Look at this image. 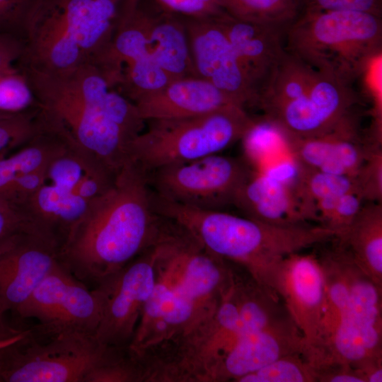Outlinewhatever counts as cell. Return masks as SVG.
Listing matches in <instances>:
<instances>
[{
    "label": "cell",
    "mask_w": 382,
    "mask_h": 382,
    "mask_svg": "<svg viewBox=\"0 0 382 382\" xmlns=\"http://www.w3.org/2000/svg\"><path fill=\"white\" fill-rule=\"evenodd\" d=\"M27 78L37 115L117 173L129 161L145 121L132 100L112 88L92 64L47 71L16 66Z\"/></svg>",
    "instance_id": "1"
},
{
    "label": "cell",
    "mask_w": 382,
    "mask_h": 382,
    "mask_svg": "<svg viewBox=\"0 0 382 382\" xmlns=\"http://www.w3.org/2000/svg\"><path fill=\"white\" fill-rule=\"evenodd\" d=\"M149 185L148 175L128 161L112 185L91 201L57 261L83 283L96 285L153 245L163 224Z\"/></svg>",
    "instance_id": "2"
},
{
    "label": "cell",
    "mask_w": 382,
    "mask_h": 382,
    "mask_svg": "<svg viewBox=\"0 0 382 382\" xmlns=\"http://www.w3.org/2000/svg\"><path fill=\"white\" fill-rule=\"evenodd\" d=\"M154 204L158 215L183 228L212 254L243 266L272 293L275 270L284 257L335 238L320 225L271 224L223 210L180 204L158 195Z\"/></svg>",
    "instance_id": "3"
},
{
    "label": "cell",
    "mask_w": 382,
    "mask_h": 382,
    "mask_svg": "<svg viewBox=\"0 0 382 382\" xmlns=\"http://www.w3.org/2000/svg\"><path fill=\"white\" fill-rule=\"evenodd\" d=\"M128 0H40L17 64L61 71L95 65Z\"/></svg>",
    "instance_id": "4"
},
{
    "label": "cell",
    "mask_w": 382,
    "mask_h": 382,
    "mask_svg": "<svg viewBox=\"0 0 382 382\" xmlns=\"http://www.w3.org/2000/svg\"><path fill=\"white\" fill-rule=\"evenodd\" d=\"M357 102L352 84L284 51L260 107L285 141L325 133L353 111Z\"/></svg>",
    "instance_id": "5"
},
{
    "label": "cell",
    "mask_w": 382,
    "mask_h": 382,
    "mask_svg": "<svg viewBox=\"0 0 382 382\" xmlns=\"http://www.w3.org/2000/svg\"><path fill=\"white\" fill-rule=\"evenodd\" d=\"M284 38L287 52L352 84L381 53L382 21L365 11L303 10Z\"/></svg>",
    "instance_id": "6"
},
{
    "label": "cell",
    "mask_w": 382,
    "mask_h": 382,
    "mask_svg": "<svg viewBox=\"0 0 382 382\" xmlns=\"http://www.w3.org/2000/svg\"><path fill=\"white\" fill-rule=\"evenodd\" d=\"M255 122L236 104L194 117L148 121L147 129L130 145L129 161L149 175L165 166L219 154L243 139Z\"/></svg>",
    "instance_id": "7"
},
{
    "label": "cell",
    "mask_w": 382,
    "mask_h": 382,
    "mask_svg": "<svg viewBox=\"0 0 382 382\" xmlns=\"http://www.w3.org/2000/svg\"><path fill=\"white\" fill-rule=\"evenodd\" d=\"M108 348L92 334H43L32 326L6 353L0 382H85Z\"/></svg>",
    "instance_id": "8"
},
{
    "label": "cell",
    "mask_w": 382,
    "mask_h": 382,
    "mask_svg": "<svg viewBox=\"0 0 382 382\" xmlns=\"http://www.w3.org/2000/svg\"><path fill=\"white\" fill-rule=\"evenodd\" d=\"M253 172L241 159L216 154L158 168L148 178L154 192L163 199L197 209L223 210L234 204Z\"/></svg>",
    "instance_id": "9"
},
{
    "label": "cell",
    "mask_w": 382,
    "mask_h": 382,
    "mask_svg": "<svg viewBox=\"0 0 382 382\" xmlns=\"http://www.w3.org/2000/svg\"><path fill=\"white\" fill-rule=\"evenodd\" d=\"M101 298L58 261L14 313L22 319L37 320L39 332H69L95 335L101 318Z\"/></svg>",
    "instance_id": "10"
},
{
    "label": "cell",
    "mask_w": 382,
    "mask_h": 382,
    "mask_svg": "<svg viewBox=\"0 0 382 382\" xmlns=\"http://www.w3.org/2000/svg\"><path fill=\"white\" fill-rule=\"evenodd\" d=\"M155 243L95 288L101 298V318L95 333L102 345L129 347L156 281Z\"/></svg>",
    "instance_id": "11"
},
{
    "label": "cell",
    "mask_w": 382,
    "mask_h": 382,
    "mask_svg": "<svg viewBox=\"0 0 382 382\" xmlns=\"http://www.w3.org/2000/svg\"><path fill=\"white\" fill-rule=\"evenodd\" d=\"M181 16L196 76L208 81L236 104L257 105L260 91L217 19Z\"/></svg>",
    "instance_id": "12"
},
{
    "label": "cell",
    "mask_w": 382,
    "mask_h": 382,
    "mask_svg": "<svg viewBox=\"0 0 382 382\" xmlns=\"http://www.w3.org/2000/svg\"><path fill=\"white\" fill-rule=\"evenodd\" d=\"M348 284L346 306L325 339L339 354L349 357L370 354L381 359V286L343 247Z\"/></svg>",
    "instance_id": "13"
},
{
    "label": "cell",
    "mask_w": 382,
    "mask_h": 382,
    "mask_svg": "<svg viewBox=\"0 0 382 382\" xmlns=\"http://www.w3.org/2000/svg\"><path fill=\"white\" fill-rule=\"evenodd\" d=\"M272 290L282 299L301 332L306 355L318 343L326 311L325 277L319 258L299 253L284 257L276 268Z\"/></svg>",
    "instance_id": "14"
},
{
    "label": "cell",
    "mask_w": 382,
    "mask_h": 382,
    "mask_svg": "<svg viewBox=\"0 0 382 382\" xmlns=\"http://www.w3.org/2000/svg\"><path fill=\"white\" fill-rule=\"evenodd\" d=\"M295 163L325 173L354 177L371 150L381 143L363 135L358 115L352 111L320 135L285 141Z\"/></svg>",
    "instance_id": "15"
},
{
    "label": "cell",
    "mask_w": 382,
    "mask_h": 382,
    "mask_svg": "<svg viewBox=\"0 0 382 382\" xmlns=\"http://www.w3.org/2000/svg\"><path fill=\"white\" fill-rule=\"evenodd\" d=\"M305 349L301 332L288 316L263 330L238 338L211 369L207 381H236L281 357L303 355Z\"/></svg>",
    "instance_id": "16"
},
{
    "label": "cell",
    "mask_w": 382,
    "mask_h": 382,
    "mask_svg": "<svg viewBox=\"0 0 382 382\" xmlns=\"http://www.w3.org/2000/svg\"><path fill=\"white\" fill-rule=\"evenodd\" d=\"M58 246L36 234L0 254V316L23 304L57 262Z\"/></svg>",
    "instance_id": "17"
},
{
    "label": "cell",
    "mask_w": 382,
    "mask_h": 382,
    "mask_svg": "<svg viewBox=\"0 0 382 382\" xmlns=\"http://www.w3.org/2000/svg\"><path fill=\"white\" fill-rule=\"evenodd\" d=\"M134 103L145 122L194 117L236 104L212 83L197 76L173 79L159 91Z\"/></svg>",
    "instance_id": "18"
},
{
    "label": "cell",
    "mask_w": 382,
    "mask_h": 382,
    "mask_svg": "<svg viewBox=\"0 0 382 382\" xmlns=\"http://www.w3.org/2000/svg\"><path fill=\"white\" fill-rule=\"evenodd\" d=\"M233 205L244 216L271 224L299 225L308 220L293 184L266 172L253 173Z\"/></svg>",
    "instance_id": "19"
},
{
    "label": "cell",
    "mask_w": 382,
    "mask_h": 382,
    "mask_svg": "<svg viewBox=\"0 0 382 382\" xmlns=\"http://www.w3.org/2000/svg\"><path fill=\"white\" fill-rule=\"evenodd\" d=\"M151 54L171 79L196 76L186 28L179 15L158 4L149 33Z\"/></svg>",
    "instance_id": "20"
},
{
    "label": "cell",
    "mask_w": 382,
    "mask_h": 382,
    "mask_svg": "<svg viewBox=\"0 0 382 382\" xmlns=\"http://www.w3.org/2000/svg\"><path fill=\"white\" fill-rule=\"evenodd\" d=\"M335 241L374 282L382 285V204L368 202L345 233Z\"/></svg>",
    "instance_id": "21"
},
{
    "label": "cell",
    "mask_w": 382,
    "mask_h": 382,
    "mask_svg": "<svg viewBox=\"0 0 382 382\" xmlns=\"http://www.w3.org/2000/svg\"><path fill=\"white\" fill-rule=\"evenodd\" d=\"M37 122L38 129L19 151L0 158V197L20 177L47 166L71 142L39 119Z\"/></svg>",
    "instance_id": "22"
},
{
    "label": "cell",
    "mask_w": 382,
    "mask_h": 382,
    "mask_svg": "<svg viewBox=\"0 0 382 382\" xmlns=\"http://www.w3.org/2000/svg\"><path fill=\"white\" fill-rule=\"evenodd\" d=\"M293 185L309 220H315L316 203L350 192L359 194L354 177L325 173L298 165Z\"/></svg>",
    "instance_id": "23"
},
{
    "label": "cell",
    "mask_w": 382,
    "mask_h": 382,
    "mask_svg": "<svg viewBox=\"0 0 382 382\" xmlns=\"http://www.w3.org/2000/svg\"><path fill=\"white\" fill-rule=\"evenodd\" d=\"M224 11L237 19L286 28L300 13L299 0H218Z\"/></svg>",
    "instance_id": "24"
},
{
    "label": "cell",
    "mask_w": 382,
    "mask_h": 382,
    "mask_svg": "<svg viewBox=\"0 0 382 382\" xmlns=\"http://www.w3.org/2000/svg\"><path fill=\"white\" fill-rule=\"evenodd\" d=\"M172 80L151 53L122 67L115 90L136 103L159 91Z\"/></svg>",
    "instance_id": "25"
},
{
    "label": "cell",
    "mask_w": 382,
    "mask_h": 382,
    "mask_svg": "<svg viewBox=\"0 0 382 382\" xmlns=\"http://www.w3.org/2000/svg\"><path fill=\"white\" fill-rule=\"evenodd\" d=\"M238 382H313L315 371L301 354L281 357L268 365L245 375Z\"/></svg>",
    "instance_id": "26"
},
{
    "label": "cell",
    "mask_w": 382,
    "mask_h": 382,
    "mask_svg": "<svg viewBox=\"0 0 382 382\" xmlns=\"http://www.w3.org/2000/svg\"><path fill=\"white\" fill-rule=\"evenodd\" d=\"M36 108L35 96L23 73L16 65L0 69V111L17 114Z\"/></svg>",
    "instance_id": "27"
},
{
    "label": "cell",
    "mask_w": 382,
    "mask_h": 382,
    "mask_svg": "<svg viewBox=\"0 0 382 382\" xmlns=\"http://www.w3.org/2000/svg\"><path fill=\"white\" fill-rule=\"evenodd\" d=\"M364 200L356 192L345 194L323 205L319 210L317 221L330 230L337 238L342 236L361 210Z\"/></svg>",
    "instance_id": "28"
},
{
    "label": "cell",
    "mask_w": 382,
    "mask_h": 382,
    "mask_svg": "<svg viewBox=\"0 0 382 382\" xmlns=\"http://www.w3.org/2000/svg\"><path fill=\"white\" fill-rule=\"evenodd\" d=\"M37 129V108L0 120V158L24 145Z\"/></svg>",
    "instance_id": "29"
},
{
    "label": "cell",
    "mask_w": 382,
    "mask_h": 382,
    "mask_svg": "<svg viewBox=\"0 0 382 382\" xmlns=\"http://www.w3.org/2000/svg\"><path fill=\"white\" fill-rule=\"evenodd\" d=\"M40 0H0V33L24 41L29 21Z\"/></svg>",
    "instance_id": "30"
},
{
    "label": "cell",
    "mask_w": 382,
    "mask_h": 382,
    "mask_svg": "<svg viewBox=\"0 0 382 382\" xmlns=\"http://www.w3.org/2000/svg\"><path fill=\"white\" fill-rule=\"evenodd\" d=\"M364 201L382 202L381 146L374 147L354 176Z\"/></svg>",
    "instance_id": "31"
},
{
    "label": "cell",
    "mask_w": 382,
    "mask_h": 382,
    "mask_svg": "<svg viewBox=\"0 0 382 382\" xmlns=\"http://www.w3.org/2000/svg\"><path fill=\"white\" fill-rule=\"evenodd\" d=\"M301 10H348L381 16V0H299Z\"/></svg>",
    "instance_id": "32"
},
{
    "label": "cell",
    "mask_w": 382,
    "mask_h": 382,
    "mask_svg": "<svg viewBox=\"0 0 382 382\" xmlns=\"http://www.w3.org/2000/svg\"><path fill=\"white\" fill-rule=\"evenodd\" d=\"M23 48V40L0 33V69L15 66L22 56Z\"/></svg>",
    "instance_id": "33"
},
{
    "label": "cell",
    "mask_w": 382,
    "mask_h": 382,
    "mask_svg": "<svg viewBox=\"0 0 382 382\" xmlns=\"http://www.w3.org/2000/svg\"><path fill=\"white\" fill-rule=\"evenodd\" d=\"M28 329L13 328L4 320V317L0 316V367L8 347L25 335Z\"/></svg>",
    "instance_id": "34"
},
{
    "label": "cell",
    "mask_w": 382,
    "mask_h": 382,
    "mask_svg": "<svg viewBox=\"0 0 382 382\" xmlns=\"http://www.w3.org/2000/svg\"><path fill=\"white\" fill-rule=\"evenodd\" d=\"M13 115H15V114H10V113H6V112H4L0 111V120L8 117H10V116Z\"/></svg>",
    "instance_id": "35"
},
{
    "label": "cell",
    "mask_w": 382,
    "mask_h": 382,
    "mask_svg": "<svg viewBox=\"0 0 382 382\" xmlns=\"http://www.w3.org/2000/svg\"><path fill=\"white\" fill-rule=\"evenodd\" d=\"M321 349H322V347H321ZM322 350H323V349H322ZM323 353H324V352H323ZM324 354H325V353H324ZM325 357H326V355H325ZM327 358H328V357H327ZM329 360H330V359H329ZM377 360H378V359H377ZM374 361H375V360H374ZM332 362H333V361H332ZM338 364H340V363H338ZM367 364H368V363H367ZM364 365H365V364H364ZM363 366H364V365H363ZM359 367H360V366H359Z\"/></svg>",
    "instance_id": "36"
}]
</instances>
